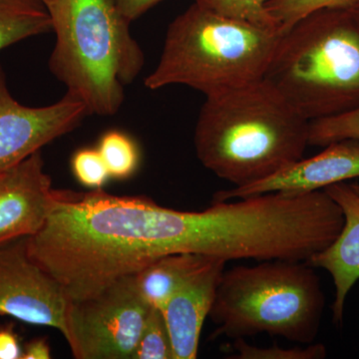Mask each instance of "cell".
Here are the masks:
<instances>
[{
	"label": "cell",
	"instance_id": "obj_19",
	"mask_svg": "<svg viewBox=\"0 0 359 359\" xmlns=\"http://www.w3.org/2000/svg\"><path fill=\"white\" fill-rule=\"evenodd\" d=\"M230 348L233 359H323L327 355V348L321 344L285 348L276 344L266 347L252 346L245 339H233Z\"/></svg>",
	"mask_w": 359,
	"mask_h": 359
},
{
	"label": "cell",
	"instance_id": "obj_2",
	"mask_svg": "<svg viewBox=\"0 0 359 359\" xmlns=\"http://www.w3.org/2000/svg\"><path fill=\"white\" fill-rule=\"evenodd\" d=\"M56 41L49 58L52 74L86 106L89 114L113 116L125 87L145 65L130 21L113 0H42Z\"/></svg>",
	"mask_w": 359,
	"mask_h": 359
},
{
	"label": "cell",
	"instance_id": "obj_23",
	"mask_svg": "<svg viewBox=\"0 0 359 359\" xmlns=\"http://www.w3.org/2000/svg\"><path fill=\"white\" fill-rule=\"evenodd\" d=\"M22 353L15 332L11 328H0V359H21Z\"/></svg>",
	"mask_w": 359,
	"mask_h": 359
},
{
	"label": "cell",
	"instance_id": "obj_11",
	"mask_svg": "<svg viewBox=\"0 0 359 359\" xmlns=\"http://www.w3.org/2000/svg\"><path fill=\"white\" fill-rule=\"evenodd\" d=\"M226 262L211 259L182 283L162 309L175 359L198 358L201 332L211 313Z\"/></svg>",
	"mask_w": 359,
	"mask_h": 359
},
{
	"label": "cell",
	"instance_id": "obj_17",
	"mask_svg": "<svg viewBox=\"0 0 359 359\" xmlns=\"http://www.w3.org/2000/svg\"><path fill=\"white\" fill-rule=\"evenodd\" d=\"M198 6L226 18L247 21L252 25L278 30L282 28L266 9L269 0H194ZM283 33V32H282Z\"/></svg>",
	"mask_w": 359,
	"mask_h": 359
},
{
	"label": "cell",
	"instance_id": "obj_14",
	"mask_svg": "<svg viewBox=\"0 0 359 359\" xmlns=\"http://www.w3.org/2000/svg\"><path fill=\"white\" fill-rule=\"evenodd\" d=\"M50 32V15L42 0H0V51Z\"/></svg>",
	"mask_w": 359,
	"mask_h": 359
},
{
	"label": "cell",
	"instance_id": "obj_25",
	"mask_svg": "<svg viewBox=\"0 0 359 359\" xmlns=\"http://www.w3.org/2000/svg\"><path fill=\"white\" fill-rule=\"evenodd\" d=\"M347 11H351V13L355 16L359 20V0H353L348 6L344 7Z\"/></svg>",
	"mask_w": 359,
	"mask_h": 359
},
{
	"label": "cell",
	"instance_id": "obj_20",
	"mask_svg": "<svg viewBox=\"0 0 359 359\" xmlns=\"http://www.w3.org/2000/svg\"><path fill=\"white\" fill-rule=\"evenodd\" d=\"M353 0H269L266 4L269 15L278 21L285 33L294 23L308 14L328 8V7H346Z\"/></svg>",
	"mask_w": 359,
	"mask_h": 359
},
{
	"label": "cell",
	"instance_id": "obj_3",
	"mask_svg": "<svg viewBox=\"0 0 359 359\" xmlns=\"http://www.w3.org/2000/svg\"><path fill=\"white\" fill-rule=\"evenodd\" d=\"M264 79L309 122L359 107V20L318 9L283 33Z\"/></svg>",
	"mask_w": 359,
	"mask_h": 359
},
{
	"label": "cell",
	"instance_id": "obj_18",
	"mask_svg": "<svg viewBox=\"0 0 359 359\" xmlns=\"http://www.w3.org/2000/svg\"><path fill=\"white\" fill-rule=\"evenodd\" d=\"M359 140V107L344 114L309 123V145L325 147L334 142Z\"/></svg>",
	"mask_w": 359,
	"mask_h": 359
},
{
	"label": "cell",
	"instance_id": "obj_7",
	"mask_svg": "<svg viewBox=\"0 0 359 359\" xmlns=\"http://www.w3.org/2000/svg\"><path fill=\"white\" fill-rule=\"evenodd\" d=\"M69 302L60 283L30 257L27 238L0 245V313L65 337Z\"/></svg>",
	"mask_w": 359,
	"mask_h": 359
},
{
	"label": "cell",
	"instance_id": "obj_8",
	"mask_svg": "<svg viewBox=\"0 0 359 359\" xmlns=\"http://www.w3.org/2000/svg\"><path fill=\"white\" fill-rule=\"evenodd\" d=\"M88 115L85 104L69 93L43 107L20 104L9 91L0 63V174L70 133Z\"/></svg>",
	"mask_w": 359,
	"mask_h": 359
},
{
	"label": "cell",
	"instance_id": "obj_21",
	"mask_svg": "<svg viewBox=\"0 0 359 359\" xmlns=\"http://www.w3.org/2000/svg\"><path fill=\"white\" fill-rule=\"evenodd\" d=\"M71 166L77 181L91 190L102 189L110 179L98 149L85 148L77 151L71 161Z\"/></svg>",
	"mask_w": 359,
	"mask_h": 359
},
{
	"label": "cell",
	"instance_id": "obj_26",
	"mask_svg": "<svg viewBox=\"0 0 359 359\" xmlns=\"http://www.w3.org/2000/svg\"><path fill=\"white\" fill-rule=\"evenodd\" d=\"M351 188L353 189L354 191H355L356 193L359 195V184L358 183H353L351 184Z\"/></svg>",
	"mask_w": 359,
	"mask_h": 359
},
{
	"label": "cell",
	"instance_id": "obj_15",
	"mask_svg": "<svg viewBox=\"0 0 359 359\" xmlns=\"http://www.w3.org/2000/svg\"><path fill=\"white\" fill-rule=\"evenodd\" d=\"M97 149L102 156L110 178L129 179L138 170L140 150L128 135L116 130L107 132L101 137Z\"/></svg>",
	"mask_w": 359,
	"mask_h": 359
},
{
	"label": "cell",
	"instance_id": "obj_24",
	"mask_svg": "<svg viewBox=\"0 0 359 359\" xmlns=\"http://www.w3.org/2000/svg\"><path fill=\"white\" fill-rule=\"evenodd\" d=\"M51 358L50 347L45 339H33L23 348L21 359Z\"/></svg>",
	"mask_w": 359,
	"mask_h": 359
},
{
	"label": "cell",
	"instance_id": "obj_12",
	"mask_svg": "<svg viewBox=\"0 0 359 359\" xmlns=\"http://www.w3.org/2000/svg\"><path fill=\"white\" fill-rule=\"evenodd\" d=\"M323 191L341 209L344 226L334 242L306 264L325 269L332 276L334 285L332 321L339 327L344 323L347 295L359 280V195L346 182L328 186Z\"/></svg>",
	"mask_w": 359,
	"mask_h": 359
},
{
	"label": "cell",
	"instance_id": "obj_1",
	"mask_svg": "<svg viewBox=\"0 0 359 359\" xmlns=\"http://www.w3.org/2000/svg\"><path fill=\"white\" fill-rule=\"evenodd\" d=\"M309 122L266 80L205 97L196 154L219 179L245 187L304 158Z\"/></svg>",
	"mask_w": 359,
	"mask_h": 359
},
{
	"label": "cell",
	"instance_id": "obj_9",
	"mask_svg": "<svg viewBox=\"0 0 359 359\" xmlns=\"http://www.w3.org/2000/svg\"><path fill=\"white\" fill-rule=\"evenodd\" d=\"M41 151L0 174V245L36 235L55 200Z\"/></svg>",
	"mask_w": 359,
	"mask_h": 359
},
{
	"label": "cell",
	"instance_id": "obj_6",
	"mask_svg": "<svg viewBox=\"0 0 359 359\" xmlns=\"http://www.w3.org/2000/svg\"><path fill=\"white\" fill-rule=\"evenodd\" d=\"M150 309L135 275L118 278L81 301H70L65 339L73 356L132 359Z\"/></svg>",
	"mask_w": 359,
	"mask_h": 359
},
{
	"label": "cell",
	"instance_id": "obj_4",
	"mask_svg": "<svg viewBox=\"0 0 359 359\" xmlns=\"http://www.w3.org/2000/svg\"><path fill=\"white\" fill-rule=\"evenodd\" d=\"M282 35L194 2L168 27L159 62L145 86L185 85L208 97L259 81Z\"/></svg>",
	"mask_w": 359,
	"mask_h": 359
},
{
	"label": "cell",
	"instance_id": "obj_10",
	"mask_svg": "<svg viewBox=\"0 0 359 359\" xmlns=\"http://www.w3.org/2000/svg\"><path fill=\"white\" fill-rule=\"evenodd\" d=\"M356 178H359V140L346 139L328 144L318 155L308 159L302 158L257 183L219 191L212 197V202L275 192H314Z\"/></svg>",
	"mask_w": 359,
	"mask_h": 359
},
{
	"label": "cell",
	"instance_id": "obj_13",
	"mask_svg": "<svg viewBox=\"0 0 359 359\" xmlns=\"http://www.w3.org/2000/svg\"><path fill=\"white\" fill-rule=\"evenodd\" d=\"M211 259L190 252L161 257L135 273L137 289L151 308L162 311L180 285Z\"/></svg>",
	"mask_w": 359,
	"mask_h": 359
},
{
	"label": "cell",
	"instance_id": "obj_5",
	"mask_svg": "<svg viewBox=\"0 0 359 359\" xmlns=\"http://www.w3.org/2000/svg\"><path fill=\"white\" fill-rule=\"evenodd\" d=\"M325 297L320 278L304 262H259L223 273L210 318L211 339L266 334L301 344L320 332Z\"/></svg>",
	"mask_w": 359,
	"mask_h": 359
},
{
	"label": "cell",
	"instance_id": "obj_16",
	"mask_svg": "<svg viewBox=\"0 0 359 359\" xmlns=\"http://www.w3.org/2000/svg\"><path fill=\"white\" fill-rule=\"evenodd\" d=\"M132 359H175L166 320L159 309L149 311Z\"/></svg>",
	"mask_w": 359,
	"mask_h": 359
},
{
	"label": "cell",
	"instance_id": "obj_22",
	"mask_svg": "<svg viewBox=\"0 0 359 359\" xmlns=\"http://www.w3.org/2000/svg\"><path fill=\"white\" fill-rule=\"evenodd\" d=\"M120 13L130 21L140 18L161 0H113Z\"/></svg>",
	"mask_w": 359,
	"mask_h": 359
}]
</instances>
